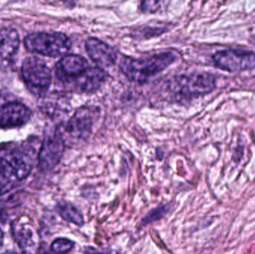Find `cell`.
Listing matches in <instances>:
<instances>
[{
  "label": "cell",
  "mask_w": 255,
  "mask_h": 254,
  "mask_svg": "<svg viewBox=\"0 0 255 254\" xmlns=\"http://www.w3.org/2000/svg\"><path fill=\"white\" fill-rule=\"evenodd\" d=\"M85 254H102V253H99V252H96L94 249H90L87 250V252H85Z\"/></svg>",
  "instance_id": "cell-19"
},
{
  "label": "cell",
  "mask_w": 255,
  "mask_h": 254,
  "mask_svg": "<svg viewBox=\"0 0 255 254\" xmlns=\"http://www.w3.org/2000/svg\"><path fill=\"white\" fill-rule=\"evenodd\" d=\"M171 52L157 54L143 59L124 57L120 63L123 74L130 82L143 84L153 76L161 73L175 61Z\"/></svg>",
  "instance_id": "cell-1"
},
{
  "label": "cell",
  "mask_w": 255,
  "mask_h": 254,
  "mask_svg": "<svg viewBox=\"0 0 255 254\" xmlns=\"http://www.w3.org/2000/svg\"><path fill=\"white\" fill-rule=\"evenodd\" d=\"M85 49L91 59L100 68L113 66L118 59V52L110 45L96 37L85 42Z\"/></svg>",
  "instance_id": "cell-11"
},
{
  "label": "cell",
  "mask_w": 255,
  "mask_h": 254,
  "mask_svg": "<svg viewBox=\"0 0 255 254\" xmlns=\"http://www.w3.org/2000/svg\"><path fill=\"white\" fill-rule=\"evenodd\" d=\"M64 140L58 130L46 133L38 153V168L43 172L52 171L59 164L64 152Z\"/></svg>",
  "instance_id": "cell-8"
},
{
  "label": "cell",
  "mask_w": 255,
  "mask_h": 254,
  "mask_svg": "<svg viewBox=\"0 0 255 254\" xmlns=\"http://www.w3.org/2000/svg\"><path fill=\"white\" fill-rule=\"evenodd\" d=\"M74 247V243L65 238L55 240L51 246V251L55 254H65L70 252Z\"/></svg>",
  "instance_id": "cell-16"
},
{
  "label": "cell",
  "mask_w": 255,
  "mask_h": 254,
  "mask_svg": "<svg viewBox=\"0 0 255 254\" xmlns=\"http://www.w3.org/2000/svg\"><path fill=\"white\" fill-rule=\"evenodd\" d=\"M107 79L104 70L98 67H89L75 82L76 89L80 92L91 93L97 90Z\"/></svg>",
  "instance_id": "cell-13"
},
{
  "label": "cell",
  "mask_w": 255,
  "mask_h": 254,
  "mask_svg": "<svg viewBox=\"0 0 255 254\" xmlns=\"http://www.w3.org/2000/svg\"><path fill=\"white\" fill-rule=\"evenodd\" d=\"M214 65L230 73L246 71L255 68V53L240 49H223L212 57Z\"/></svg>",
  "instance_id": "cell-7"
},
{
  "label": "cell",
  "mask_w": 255,
  "mask_h": 254,
  "mask_svg": "<svg viewBox=\"0 0 255 254\" xmlns=\"http://www.w3.org/2000/svg\"><path fill=\"white\" fill-rule=\"evenodd\" d=\"M31 111L28 107L19 102H10L0 107V128H13L28 122Z\"/></svg>",
  "instance_id": "cell-12"
},
{
  "label": "cell",
  "mask_w": 255,
  "mask_h": 254,
  "mask_svg": "<svg viewBox=\"0 0 255 254\" xmlns=\"http://www.w3.org/2000/svg\"><path fill=\"white\" fill-rule=\"evenodd\" d=\"M216 79L212 74L194 73L175 76L167 83L168 91L176 101H190L212 92Z\"/></svg>",
  "instance_id": "cell-2"
},
{
  "label": "cell",
  "mask_w": 255,
  "mask_h": 254,
  "mask_svg": "<svg viewBox=\"0 0 255 254\" xmlns=\"http://www.w3.org/2000/svg\"><path fill=\"white\" fill-rule=\"evenodd\" d=\"M160 1H142L140 4L141 10L143 11L154 12L157 11L160 8Z\"/></svg>",
  "instance_id": "cell-17"
},
{
  "label": "cell",
  "mask_w": 255,
  "mask_h": 254,
  "mask_svg": "<svg viewBox=\"0 0 255 254\" xmlns=\"http://www.w3.org/2000/svg\"><path fill=\"white\" fill-rule=\"evenodd\" d=\"M21 72L31 93L40 97L46 95L52 84V73L44 61L36 57H28L22 62Z\"/></svg>",
  "instance_id": "cell-6"
},
{
  "label": "cell",
  "mask_w": 255,
  "mask_h": 254,
  "mask_svg": "<svg viewBox=\"0 0 255 254\" xmlns=\"http://www.w3.org/2000/svg\"><path fill=\"white\" fill-rule=\"evenodd\" d=\"M35 149L9 146L0 150V178L16 181L26 178L31 172Z\"/></svg>",
  "instance_id": "cell-3"
},
{
  "label": "cell",
  "mask_w": 255,
  "mask_h": 254,
  "mask_svg": "<svg viewBox=\"0 0 255 254\" xmlns=\"http://www.w3.org/2000/svg\"><path fill=\"white\" fill-rule=\"evenodd\" d=\"M20 45L19 33L15 28L0 31V69L7 70L13 65Z\"/></svg>",
  "instance_id": "cell-10"
},
{
  "label": "cell",
  "mask_w": 255,
  "mask_h": 254,
  "mask_svg": "<svg viewBox=\"0 0 255 254\" xmlns=\"http://www.w3.org/2000/svg\"><path fill=\"white\" fill-rule=\"evenodd\" d=\"M3 241H4V234H3L1 230L0 229V250H1V247H2Z\"/></svg>",
  "instance_id": "cell-18"
},
{
  "label": "cell",
  "mask_w": 255,
  "mask_h": 254,
  "mask_svg": "<svg viewBox=\"0 0 255 254\" xmlns=\"http://www.w3.org/2000/svg\"></svg>",
  "instance_id": "cell-20"
},
{
  "label": "cell",
  "mask_w": 255,
  "mask_h": 254,
  "mask_svg": "<svg viewBox=\"0 0 255 254\" xmlns=\"http://www.w3.org/2000/svg\"><path fill=\"white\" fill-rule=\"evenodd\" d=\"M27 50L44 56L57 58L68 52L71 48L70 39L61 32H33L24 40Z\"/></svg>",
  "instance_id": "cell-5"
},
{
  "label": "cell",
  "mask_w": 255,
  "mask_h": 254,
  "mask_svg": "<svg viewBox=\"0 0 255 254\" xmlns=\"http://www.w3.org/2000/svg\"><path fill=\"white\" fill-rule=\"evenodd\" d=\"M56 210L60 216L67 221L78 226H82L85 223L82 213L70 203L60 201L56 206Z\"/></svg>",
  "instance_id": "cell-15"
},
{
  "label": "cell",
  "mask_w": 255,
  "mask_h": 254,
  "mask_svg": "<svg viewBox=\"0 0 255 254\" xmlns=\"http://www.w3.org/2000/svg\"><path fill=\"white\" fill-rule=\"evenodd\" d=\"M15 240L24 254H32L36 246L35 232L30 224L22 222L15 225Z\"/></svg>",
  "instance_id": "cell-14"
},
{
  "label": "cell",
  "mask_w": 255,
  "mask_h": 254,
  "mask_svg": "<svg viewBox=\"0 0 255 254\" xmlns=\"http://www.w3.org/2000/svg\"><path fill=\"white\" fill-rule=\"evenodd\" d=\"M89 67L82 55H64L55 66V76L64 84H74L78 78Z\"/></svg>",
  "instance_id": "cell-9"
},
{
  "label": "cell",
  "mask_w": 255,
  "mask_h": 254,
  "mask_svg": "<svg viewBox=\"0 0 255 254\" xmlns=\"http://www.w3.org/2000/svg\"><path fill=\"white\" fill-rule=\"evenodd\" d=\"M98 110L95 107H82L73 116L57 128L65 146H75L85 141L92 133Z\"/></svg>",
  "instance_id": "cell-4"
}]
</instances>
